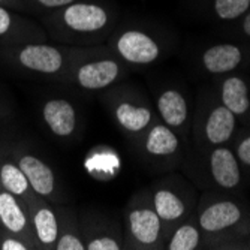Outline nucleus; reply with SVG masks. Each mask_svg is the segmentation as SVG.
I'll return each mask as SVG.
<instances>
[{
	"instance_id": "f257e3e1",
	"label": "nucleus",
	"mask_w": 250,
	"mask_h": 250,
	"mask_svg": "<svg viewBox=\"0 0 250 250\" xmlns=\"http://www.w3.org/2000/svg\"><path fill=\"white\" fill-rule=\"evenodd\" d=\"M112 24L111 11L96 2L78 0L43 17V26L51 38L84 47L102 39Z\"/></svg>"
},
{
	"instance_id": "f03ea898",
	"label": "nucleus",
	"mask_w": 250,
	"mask_h": 250,
	"mask_svg": "<svg viewBox=\"0 0 250 250\" xmlns=\"http://www.w3.org/2000/svg\"><path fill=\"white\" fill-rule=\"evenodd\" d=\"M87 50L75 45H53L47 41L0 48V60L11 69L33 77L63 81L74 62Z\"/></svg>"
},
{
	"instance_id": "7ed1b4c3",
	"label": "nucleus",
	"mask_w": 250,
	"mask_h": 250,
	"mask_svg": "<svg viewBox=\"0 0 250 250\" xmlns=\"http://www.w3.org/2000/svg\"><path fill=\"white\" fill-rule=\"evenodd\" d=\"M126 66L111 50L87 48L69 67L62 83L83 92H101L127 74Z\"/></svg>"
},
{
	"instance_id": "20e7f679",
	"label": "nucleus",
	"mask_w": 250,
	"mask_h": 250,
	"mask_svg": "<svg viewBox=\"0 0 250 250\" xmlns=\"http://www.w3.org/2000/svg\"><path fill=\"white\" fill-rule=\"evenodd\" d=\"M165 246L162 222L147 192L133 196L125 208L123 249H161Z\"/></svg>"
},
{
	"instance_id": "39448f33",
	"label": "nucleus",
	"mask_w": 250,
	"mask_h": 250,
	"mask_svg": "<svg viewBox=\"0 0 250 250\" xmlns=\"http://www.w3.org/2000/svg\"><path fill=\"white\" fill-rule=\"evenodd\" d=\"M106 105L119 129L136 143H140L143 135L154 122L148 102L132 90H114L106 98Z\"/></svg>"
},
{
	"instance_id": "423d86ee",
	"label": "nucleus",
	"mask_w": 250,
	"mask_h": 250,
	"mask_svg": "<svg viewBox=\"0 0 250 250\" xmlns=\"http://www.w3.org/2000/svg\"><path fill=\"white\" fill-rule=\"evenodd\" d=\"M9 153L27 177L30 188L39 198L51 202L53 206L62 202V188L53 168L47 162L22 146L11 147Z\"/></svg>"
},
{
	"instance_id": "0eeeda50",
	"label": "nucleus",
	"mask_w": 250,
	"mask_h": 250,
	"mask_svg": "<svg viewBox=\"0 0 250 250\" xmlns=\"http://www.w3.org/2000/svg\"><path fill=\"white\" fill-rule=\"evenodd\" d=\"M111 51L127 66H147L161 57V43L138 29H126L111 41Z\"/></svg>"
},
{
	"instance_id": "6e6552de",
	"label": "nucleus",
	"mask_w": 250,
	"mask_h": 250,
	"mask_svg": "<svg viewBox=\"0 0 250 250\" xmlns=\"http://www.w3.org/2000/svg\"><path fill=\"white\" fill-rule=\"evenodd\" d=\"M48 35L36 21L20 15L17 11L0 6V48L29 42H43Z\"/></svg>"
},
{
	"instance_id": "1a4fd4ad",
	"label": "nucleus",
	"mask_w": 250,
	"mask_h": 250,
	"mask_svg": "<svg viewBox=\"0 0 250 250\" xmlns=\"http://www.w3.org/2000/svg\"><path fill=\"white\" fill-rule=\"evenodd\" d=\"M0 231L24 240L32 250H36V240L27 213L26 202L0 188Z\"/></svg>"
},
{
	"instance_id": "9d476101",
	"label": "nucleus",
	"mask_w": 250,
	"mask_h": 250,
	"mask_svg": "<svg viewBox=\"0 0 250 250\" xmlns=\"http://www.w3.org/2000/svg\"><path fill=\"white\" fill-rule=\"evenodd\" d=\"M26 207L38 250H54L59 237L57 208L38 195L26 202Z\"/></svg>"
},
{
	"instance_id": "9b49d317",
	"label": "nucleus",
	"mask_w": 250,
	"mask_h": 250,
	"mask_svg": "<svg viewBox=\"0 0 250 250\" xmlns=\"http://www.w3.org/2000/svg\"><path fill=\"white\" fill-rule=\"evenodd\" d=\"M41 119L56 138H74L80 129V117L74 102L64 98H50L42 104Z\"/></svg>"
},
{
	"instance_id": "f8f14e48",
	"label": "nucleus",
	"mask_w": 250,
	"mask_h": 250,
	"mask_svg": "<svg viewBox=\"0 0 250 250\" xmlns=\"http://www.w3.org/2000/svg\"><path fill=\"white\" fill-rule=\"evenodd\" d=\"M243 220V208L231 199L213 201L198 214V226L207 235L225 234Z\"/></svg>"
},
{
	"instance_id": "ddd939ff",
	"label": "nucleus",
	"mask_w": 250,
	"mask_h": 250,
	"mask_svg": "<svg viewBox=\"0 0 250 250\" xmlns=\"http://www.w3.org/2000/svg\"><path fill=\"white\" fill-rule=\"evenodd\" d=\"M150 198L154 211L162 222L164 235L168 238L175 226L186 219L189 213L188 202L183 195H180L175 189L167 185L157 186L151 192Z\"/></svg>"
},
{
	"instance_id": "4468645a",
	"label": "nucleus",
	"mask_w": 250,
	"mask_h": 250,
	"mask_svg": "<svg viewBox=\"0 0 250 250\" xmlns=\"http://www.w3.org/2000/svg\"><path fill=\"white\" fill-rule=\"evenodd\" d=\"M138 144L148 159L156 162H164L178 153L180 136L162 122H153Z\"/></svg>"
},
{
	"instance_id": "2eb2a0df",
	"label": "nucleus",
	"mask_w": 250,
	"mask_h": 250,
	"mask_svg": "<svg viewBox=\"0 0 250 250\" xmlns=\"http://www.w3.org/2000/svg\"><path fill=\"white\" fill-rule=\"evenodd\" d=\"M85 243V250H122L123 232L116 223L99 220L96 216H87L80 220Z\"/></svg>"
},
{
	"instance_id": "dca6fc26",
	"label": "nucleus",
	"mask_w": 250,
	"mask_h": 250,
	"mask_svg": "<svg viewBox=\"0 0 250 250\" xmlns=\"http://www.w3.org/2000/svg\"><path fill=\"white\" fill-rule=\"evenodd\" d=\"M208 168L214 183L226 190H232L241 183V169L240 162L229 147L219 146L210 153Z\"/></svg>"
},
{
	"instance_id": "f3484780",
	"label": "nucleus",
	"mask_w": 250,
	"mask_h": 250,
	"mask_svg": "<svg viewBox=\"0 0 250 250\" xmlns=\"http://www.w3.org/2000/svg\"><path fill=\"white\" fill-rule=\"evenodd\" d=\"M157 116L164 125L172 130L183 132L189 123V104L185 95L177 88H167L157 96Z\"/></svg>"
},
{
	"instance_id": "a211bd4d",
	"label": "nucleus",
	"mask_w": 250,
	"mask_h": 250,
	"mask_svg": "<svg viewBox=\"0 0 250 250\" xmlns=\"http://www.w3.org/2000/svg\"><path fill=\"white\" fill-rule=\"evenodd\" d=\"M235 127V114H232L225 105L219 104L208 111L206 122L202 125V138L211 147L225 146L231 141Z\"/></svg>"
},
{
	"instance_id": "6ab92c4d",
	"label": "nucleus",
	"mask_w": 250,
	"mask_h": 250,
	"mask_svg": "<svg viewBox=\"0 0 250 250\" xmlns=\"http://www.w3.org/2000/svg\"><path fill=\"white\" fill-rule=\"evenodd\" d=\"M243 50L235 43H216L201 56L204 69L213 75H225L234 72L243 63Z\"/></svg>"
},
{
	"instance_id": "aec40b11",
	"label": "nucleus",
	"mask_w": 250,
	"mask_h": 250,
	"mask_svg": "<svg viewBox=\"0 0 250 250\" xmlns=\"http://www.w3.org/2000/svg\"><path fill=\"white\" fill-rule=\"evenodd\" d=\"M0 188L20 198L22 202H27L36 193L30 188L27 177L14 161L9 151H0Z\"/></svg>"
},
{
	"instance_id": "412c9836",
	"label": "nucleus",
	"mask_w": 250,
	"mask_h": 250,
	"mask_svg": "<svg viewBox=\"0 0 250 250\" xmlns=\"http://www.w3.org/2000/svg\"><path fill=\"white\" fill-rule=\"evenodd\" d=\"M59 237L54 250H85L81 223L69 207H57Z\"/></svg>"
},
{
	"instance_id": "4be33fe9",
	"label": "nucleus",
	"mask_w": 250,
	"mask_h": 250,
	"mask_svg": "<svg viewBox=\"0 0 250 250\" xmlns=\"http://www.w3.org/2000/svg\"><path fill=\"white\" fill-rule=\"evenodd\" d=\"M220 104L228 108L235 117H243L250 111L249 85L244 78L232 75L222 81Z\"/></svg>"
},
{
	"instance_id": "5701e85b",
	"label": "nucleus",
	"mask_w": 250,
	"mask_h": 250,
	"mask_svg": "<svg viewBox=\"0 0 250 250\" xmlns=\"http://www.w3.org/2000/svg\"><path fill=\"white\" fill-rule=\"evenodd\" d=\"M201 229L198 223L181 222L169 234V240L165 243L168 250H195L201 246Z\"/></svg>"
},
{
	"instance_id": "b1692460",
	"label": "nucleus",
	"mask_w": 250,
	"mask_h": 250,
	"mask_svg": "<svg viewBox=\"0 0 250 250\" xmlns=\"http://www.w3.org/2000/svg\"><path fill=\"white\" fill-rule=\"evenodd\" d=\"M213 9L220 20H237L250 11V0H214Z\"/></svg>"
},
{
	"instance_id": "393cba45",
	"label": "nucleus",
	"mask_w": 250,
	"mask_h": 250,
	"mask_svg": "<svg viewBox=\"0 0 250 250\" xmlns=\"http://www.w3.org/2000/svg\"><path fill=\"white\" fill-rule=\"evenodd\" d=\"M78 0H21V11L30 14H50Z\"/></svg>"
},
{
	"instance_id": "a878e982",
	"label": "nucleus",
	"mask_w": 250,
	"mask_h": 250,
	"mask_svg": "<svg viewBox=\"0 0 250 250\" xmlns=\"http://www.w3.org/2000/svg\"><path fill=\"white\" fill-rule=\"evenodd\" d=\"M0 250H32V247L18 237L2 234L0 235Z\"/></svg>"
},
{
	"instance_id": "bb28decb",
	"label": "nucleus",
	"mask_w": 250,
	"mask_h": 250,
	"mask_svg": "<svg viewBox=\"0 0 250 250\" xmlns=\"http://www.w3.org/2000/svg\"><path fill=\"white\" fill-rule=\"evenodd\" d=\"M238 162L250 168V135H246L237 143L235 150H234Z\"/></svg>"
},
{
	"instance_id": "cd10ccee",
	"label": "nucleus",
	"mask_w": 250,
	"mask_h": 250,
	"mask_svg": "<svg viewBox=\"0 0 250 250\" xmlns=\"http://www.w3.org/2000/svg\"><path fill=\"white\" fill-rule=\"evenodd\" d=\"M0 6H6L17 12L21 11V0H0Z\"/></svg>"
},
{
	"instance_id": "c85d7f7f",
	"label": "nucleus",
	"mask_w": 250,
	"mask_h": 250,
	"mask_svg": "<svg viewBox=\"0 0 250 250\" xmlns=\"http://www.w3.org/2000/svg\"><path fill=\"white\" fill-rule=\"evenodd\" d=\"M243 17H244V18H243V22H241L243 33H244L246 36H249V38H250V11H249V12H246Z\"/></svg>"
},
{
	"instance_id": "c756f323",
	"label": "nucleus",
	"mask_w": 250,
	"mask_h": 250,
	"mask_svg": "<svg viewBox=\"0 0 250 250\" xmlns=\"http://www.w3.org/2000/svg\"><path fill=\"white\" fill-rule=\"evenodd\" d=\"M8 112H9V106H8V104L3 102L2 95H0V120L6 119L8 117Z\"/></svg>"
},
{
	"instance_id": "7c9ffc66",
	"label": "nucleus",
	"mask_w": 250,
	"mask_h": 250,
	"mask_svg": "<svg viewBox=\"0 0 250 250\" xmlns=\"http://www.w3.org/2000/svg\"><path fill=\"white\" fill-rule=\"evenodd\" d=\"M0 235H2V231H0Z\"/></svg>"
}]
</instances>
